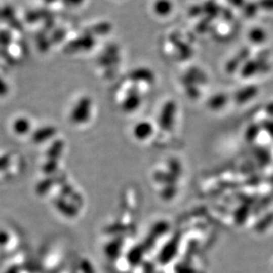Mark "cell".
<instances>
[{
	"mask_svg": "<svg viewBox=\"0 0 273 273\" xmlns=\"http://www.w3.org/2000/svg\"><path fill=\"white\" fill-rule=\"evenodd\" d=\"M248 39L254 44H262L265 42L267 39V33L262 28L256 27V28H252L249 31Z\"/></svg>",
	"mask_w": 273,
	"mask_h": 273,
	"instance_id": "6da1fadb",
	"label": "cell"
},
{
	"mask_svg": "<svg viewBox=\"0 0 273 273\" xmlns=\"http://www.w3.org/2000/svg\"><path fill=\"white\" fill-rule=\"evenodd\" d=\"M258 63L256 61L249 60L248 63L245 64L243 70H242V73H243L242 74H244L245 76H251L255 71L258 70Z\"/></svg>",
	"mask_w": 273,
	"mask_h": 273,
	"instance_id": "3957f363",
	"label": "cell"
},
{
	"mask_svg": "<svg viewBox=\"0 0 273 273\" xmlns=\"http://www.w3.org/2000/svg\"><path fill=\"white\" fill-rule=\"evenodd\" d=\"M28 124L25 119L15 121L14 123V131H18L19 133H25L28 129Z\"/></svg>",
	"mask_w": 273,
	"mask_h": 273,
	"instance_id": "277c9868",
	"label": "cell"
},
{
	"mask_svg": "<svg viewBox=\"0 0 273 273\" xmlns=\"http://www.w3.org/2000/svg\"><path fill=\"white\" fill-rule=\"evenodd\" d=\"M171 8L172 5L169 0H157L153 6L154 12L159 15H167L170 14Z\"/></svg>",
	"mask_w": 273,
	"mask_h": 273,
	"instance_id": "7a4b0ae2",
	"label": "cell"
},
{
	"mask_svg": "<svg viewBox=\"0 0 273 273\" xmlns=\"http://www.w3.org/2000/svg\"><path fill=\"white\" fill-rule=\"evenodd\" d=\"M258 7L267 11H273V0H260Z\"/></svg>",
	"mask_w": 273,
	"mask_h": 273,
	"instance_id": "5b68a950",
	"label": "cell"
},
{
	"mask_svg": "<svg viewBox=\"0 0 273 273\" xmlns=\"http://www.w3.org/2000/svg\"><path fill=\"white\" fill-rule=\"evenodd\" d=\"M256 9H258V5L255 6L254 4H250V5H247V6H246L245 12H246V14H247L248 16L252 17V16L256 13Z\"/></svg>",
	"mask_w": 273,
	"mask_h": 273,
	"instance_id": "8992f818",
	"label": "cell"
}]
</instances>
